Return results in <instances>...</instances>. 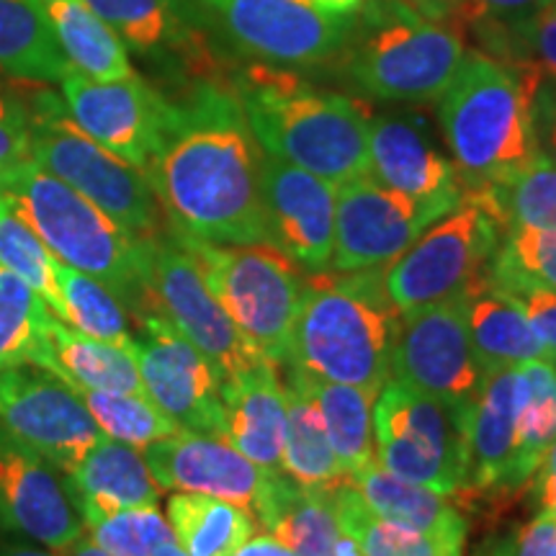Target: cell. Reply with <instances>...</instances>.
I'll use <instances>...</instances> for the list:
<instances>
[{
  "label": "cell",
  "instance_id": "36",
  "mask_svg": "<svg viewBox=\"0 0 556 556\" xmlns=\"http://www.w3.org/2000/svg\"><path fill=\"white\" fill-rule=\"evenodd\" d=\"M54 315L24 278L0 266V368L41 366Z\"/></svg>",
  "mask_w": 556,
  "mask_h": 556
},
{
  "label": "cell",
  "instance_id": "12",
  "mask_svg": "<svg viewBox=\"0 0 556 556\" xmlns=\"http://www.w3.org/2000/svg\"><path fill=\"white\" fill-rule=\"evenodd\" d=\"M208 31L263 65L312 70L338 60L353 18L328 16L312 0H197Z\"/></svg>",
  "mask_w": 556,
  "mask_h": 556
},
{
  "label": "cell",
  "instance_id": "11",
  "mask_svg": "<svg viewBox=\"0 0 556 556\" xmlns=\"http://www.w3.org/2000/svg\"><path fill=\"white\" fill-rule=\"evenodd\" d=\"M142 287V309L135 317L155 312L168 319L180 336L199 348L222 381L238 377L258 361H266L253 351L238 325L219 307L201 276L199 263L173 238L168 227L155 238H148Z\"/></svg>",
  "mask_w": 556,
  "mask_h": 556
},
{
  "label": "cell",
  "instance_id": "27",
  "mask_svg": "<svg viewBox=\"0 0 556 556\" xmlns=\"http://www.w3.org/2000/svg\"><path fill=\"white\" fill-rule=\"evenodd\" d=\"M41 368L58 374L75 392L144 394L131 345L103 343L58 317L47 330V358Z\"/></svg>",
  "mask_w": 556,
  "mask_h": 556
},
{
  "label": "cell",
  "instance_id": "5",
  "mask_svg": "<svg viewBox=\"0 0 556 556\" xmlns=\"http://www.w3.org/2000/svg\"><path fill=\"white\" fill-rule=\"evenodd\" d=\"M0 191L9 193L54 258L109 287L131 317L142 309L148 238L127 232L31 157L0 173Z\"/></svg>",
  "mask_w": 556,
  "mask_h": 556
},
{
  "label": "cell",
  "instance_id": "57",
  "mask_svg": "<svg viewBox=\"0 0 556 556\" xmlns=\"http://www.w3.org/2000/svg\"><path fill=\"white\" fill-rule=\"evenodd\" d=\"M554 5H556V0H554Z\"/></svg>",
  "mask_w": 556,
  "mask_h": 556
},
{
  "label": "cell",
  "instance_id": "14",
  "mask_svg": "<svg viewBox=\"0 0 556 556\" xmlns=\"http://www.w3.org/2000/svg\"><path fill=\"white\" fill-rule=\"evenodd\" d=\"M0 433L60 471L73 469L103 438L80 392L34 364L0 368Z\"/></svg>",
  "mask_w": 556,
  "mask_h": 556
},
{
  "label": "cell",
  "instance_id": "13",
  "mask_svg": "<svg viewBox=\"0 0 556 556\" xmlns=\"http://www.w3.org/2000/svg\"><path fill=\"white\" fill-rule=\"evenodd\" d=\"M389 377L433 397L475 405L490 374L471 345L469 296L397 315Z\"/></svg>",
  "mask_w": 556,
  "mask_h": 556
},
{
  "label": "cell",
  "instance_id": "30",
  "mask_svg": "<svg viewBox=\"0 0 556 556\" xmlns=\"http://www.w3.org/2000/svg\"><path fill=\"white\" fill-rule=\"evenodd\" d=\"M70 70L39 0H0V75L50 86Z\"/></svg>",
  "mask_w": 556,
  "mask_h": 556
},
{
  "label": "cell",
  "instance_id": "17",
  "mask_svg": "<svg viewBox=\"0 0 556 556\" xmlns=\"http://www.w3.org/2000/svg\"><path fill=\"white\" fill-rule=\"evenodd\" d=\"M62 101L78 127L109 152L144 170L155 155L168 96L139 75L119 80H96L70 67L60 80Z\"/></svg>",
  "mask_w": 556,
  "mask_h": 556
},
{
  "label": "cell",
  "instance_id": "4",
  "mask_svg": "<svg viewBox=\"0 0 556 556\" xmlns=\"http://www.w3.org/2000/svg\"><path fill=\"white\" fill-rule=\"evenodd\" d=\"M379 270H309L291 332L289 364L325 381L377 392L384 387L397 312L381 291Z\"/></svg>",
  "mask_w": 556,
  "mask_h": 556
},
{
  "label": "cell",
  "instance_id": "56",
  "mask_svg": "<svg viewBox=\"0 0 556 556\" xmlns=\"http://www.w3.org/2000/svg\"><path fill=\"white\" fill-rule=\"evenodd\" d=\"M554 513H556V507H554Z\"/></svg>",
  "mask_w": 556,
  "mask_h": 556
},
{
  "label": "cell",
  "instance_id": "15",
  "mask_svg": "<svg viewBox=\"0 0 556 556\" xmlns=\"http://www.w3.org/2000/svg\"><path fill=\"white\" fill-rule=\"evenodd\" d=\"M458 204L462 201L456 199L407 197L371 176L345 180L336 193V248L330 268L353 274L387 266Z\"/></svg>",
  "mask_w": 556,
  "mask_h": 556
},
{
  "label": "cell",
  "instance_id": "33",
  "mask_svg": "<svg viewBox=\"0 0 556 556\" xmlns=\"http://www.w3.org/2000/svg\"><path fill=\"white\" fill-rule=\"evenodd\" d=\"M520 400L516 420V451L507 471V492H528L541 458L556 441V364L531 361L518 366Z\"/></svg>",
  "mask_w": 556,
  "mask_h": 556
},
{
  "label": "cell",
  "instance_id": "46",
  "mask_svg": "<svg viewBox=\"0 0 556 556\" xmlns=\"http://www.w3.org/2000/svg\"><path fill=\"white\" fill-rule=\"evenodd\" d=\"M477 556H556V513L541 510L507 536L484 541Z\"/></svg>",
  "mask_w": 556,
  "mask_h": 556
},
{
  "label": "cell",
  "instance_id": "43",
  "mask_svg": "<svg viewBox=\"0 0 556 556\" xmlns=\"http://www.w3.org/2000/svg\"><path fill=\"white\" fill-rule=\"evenodd\" d=\"M548 3L554 0H464L454 29L458 34H475L479 39V52L490 54V58H503L510 31L536 11L546 9Z\"/></svg>",
  "mask_w": 556,
  "mask_h": 556
},
{
  "label": "cell",
  "instance_id": "55",
  "mask_svg": "<svg viewBox=\"0 0 556 556\" xmlns=\"http://www.w3.org/2000/svg\"><path fill=\"white\" fill-rule=\"evenodd\" d=\"M152 556H191V554H186L184 548H180L178 541H176V539H170V541H165V544L160 546L157 552L152 554Z\"/></svg>",
  "mask_w": 556,
  "mask_h": 556
},
{
  "label": "cell",
  "instance_id": "1",
  "mask_svg": "<svg viewBox=\"0 0 556 556\" xmlns=\"http://www.w3.org/2000/svg\"><path fill=\"white\" fill-rule=\"evenodd\" d=\"M148 173L168 227L219 245L270 242L263 150L227 75L186 80Z\"/></svg>",
  "mask_w": 556,
  "mask_h": 556
},
{
  "label": "cell",
  "instance_id": "26",
  "mask_svg": "<svg viewBox=\"0 0 556 556\" xmlns=\"http://www.w3.org/2000/svg\"><path fill=\"white\" fill-rule=\"evenodd\" d=\"M518 400V368L490 374L469 415L467 479L458 490L507 492V471H510L513 451H516Z\"/></svg>",
  "mask_w": 556,
  "mask_h": 556
},
{
  "label": "cell",
  "instance_id": "41",
  "mask_svg": "<svg viewBox=\"0 0 556 556\" xmlns=\"http://www.w3.org/2000/svg\"><path fill=\"white\" fill-rule=\"evenodd\" d=\"M490 287L516 291L541 287L556 291V232L510 229L492 258Z\"/></svg>",
  "mask_w": 556,
  "mask_h": 556
},
{
  "label": "cell",
  "instance_id": "6",
  "mask_svg": "<svg viewBox=\"0 0 556 556\" xmlns=\"http://www.w3.org/2000/svg\"><path fill=\"white\" fill-rule=\"evenodd\" d=\"M348 29L340 62L361 93L379 101H435L467 58L454 26L430 21L405 0H366Z\"/></svg>",
  "mask_w": 556,
  "mask_h": 556
},
{
  "label": "cell",
  "instance_id": "22",
  "mask_svg": "<svg viewBox=\"0 0 556 556\" xmlns=\"http://www.w3.org/2000/svg\"><path fill=\"white\" fill-rule=\"evenodd\" d=\"M368 176L415 199H464L454 160L438 152L428 129L407 116H371Z\"/></svg>",
  "mask_w": 556,
  "mask_h": 556
},
{
  "label": "cell",
  "instance_id": "45",
  "mask_svg": "<svg viewBox=\"0 0 556 556\" xmlns=\"http://www.w3.org/2000/svg\"><path fill=\"white\" fill-rule=\"evenodd\" d=\"M9 80L0 78V173L31 157L29 99Z\"/></svg>",
  "mask_w": 556,
  "mask_h": 556
},
{
  "label": "cell",
  "instance_id": "24",
  "mask_svg": "<svg viewBox=\"0 0 556 556\" xmlns=\"http://www.w3.org/2000/svg\"><path fill=\"white\" fill-rule=\"evenodd\" d=\"M65 477L86 528L119 510L157 507L163 495L144 454L111 438H101Z\"/></svg>",
  "mask_w": 556,
  "mask_h": 556
},
{
  "label": "cell",
  "instance_id": "38",
  "mask_svg": "<svg viewBox=\"0 0 556 556\" xmlns=\"http://www.w3.org/2000/svg\"><path fill=\"white\" fill-rule=\"evenodd\" d=\"M58 283L62 302H65L67 325L103 343L131 345L135 332L129 325V309L114 291L65 263L58 266Z\"/></svg>",
  "mask_w": 556,
  "mask_h": 556
},
{
  "label": "cell",
  "instance_id": "18",
  "mask_svg": "<svg viewBox=\"0 0 556 556\" xmlns=\"http://www.w3.org/2000/svg\"><path fill=\"white\" fill-rule=\"evenodd\" d=\"M122 45L180 80L222 73V60L197 0H86Z\"/></svg>",
  "mask_w": 556,
  "mask_h": 556
},
{
  "label": "cell",
  "instance_id": "50",
  "mask_svg": "<svg viewBox=\"0 0 556 556\" xmlns=\"http://www.w3.org/2000/svg\"><path fill=\"white\" fill-rule=\"evenodd\" d=\"M405 3L413 5L417 13H422L430 21H441V24L454 26L464 0H405Z\"/></svg>",
  "mask_w": 556,
  "mask_h": 556
},
{
  "label": "cell",
  "instance_id": "49",
  "mask_svg": "<svg viewBox=\"0 0 556 556\" xmlns=\"http://www.w3.org/2000/svg\"><path fill=\"white\" fill-rule=\"evenodd\" d=\"M528 492L536 500L541 510H552L556 507V441L541 458L536 475L528 482Z\"/></svg>",
  "mask_w": 556,
  "mask_h": 556
},
{
  "label": "cell",
  "instance_id": "48",
  "mask_svg": "<svg viewBox=\"0 0 556 556\" xmlns=\"http://www.w3.org/2000/svg\"><path fill=\"white\" fill-rule=\"evenodd\" d=\"M533 131L539 150L556 165V86L546 78L533 96Z\"/></svg>",
  "mask_w": 556,
  "mask_h": 556
},
{
  "label": "cell",
  "instance_id": "20",
  "mask_svg": "<svg viewBox=\"0 0 556 556\" xmlns=\"http://www.w3.org/2000/svg\"><path fill=\"white\" fill-rule=\"evenodd\" d=\"M270 242L307 270H328L336 248L338 186L283 163L268 152L261 160Z\"/></svg>",
  "mask_w": 556,
  "mask_h": 556
},
{
  "label": "cell",
  "instance_id": "16",
  "mask_svg": "<svg viewBox=\"0 0 556 556\" xmlns=\"http://www.w3.org/2000/svg\"><path fill=\"white\" fill-rule=\"evenodd\" d=\"M131 340L144 394L184 430L225 438L222 379L165 317L144 312Z\"/></svg>",
  "mask_w": 556,
  "mask_h": 556
},
{
  "label": "cell",
  "instance_id": "3",
  "mask_svg": "<svg viewBox=\"0 0 556 556\" xmlns=\"http://www.w3.org/2000/svg\"><path fill=\"white\" fill-rule=\"evenodd\" d=\"M544 80L528 58L467 50L441 96V127L464 191L507 176L539 152L533 96Z\"/></svg>",
  "mask_w": 556,
  "mask_h": 556
},
{
  "label": "cell",
  "instance_id": "29",
  "mask_svg": "<svg viewBox=\"0 0 556 556\" xmlns=\"http://www.w3.org/2000/svg\"><path fill=\"white\" fill-rule=\"evenodd\" d=\"M67 65L96 80L135 75L127 47L86 0H39Z\"/></svg>",
  "mask_w": 556,
  "mask_h": 556
},
{
  "label": "cell",
  "instance_id": "34",
  "mask_svg": "<svg viewBox=\"0 0 556 556\" xmlns=\"http://www.w3.org/2000/svg\"><path fill=\"white\" fill-rule=\"evenodd\" d=\"M304 377H307L312 397H315L325 428H328L343 479L377 462V446H374V402H377L379 394L377 389L325 381L312 377L307 371H304Z\"/></svg>",
  "mask_w": 556,
  "mask_h": 556
},
{
  "label": "cell",
  "instance_id": "53",
  "mask_svg": "<svg viewBox=\"0 0 556 556\" xmlns=\"http://www.w3.org/2000/svg\"><path fill=\"white\" fill-rule=\"evenodd\" d=\"M58 554L60 556H114V554L103 552V548L96 544L93 539L86 536V533H83L78 541H73V544H70L67 548H62V552H58Z\"/></svg>",
  "mask_w": 556,
  "mask_h": 556
},
{
  "label": "cell",
  "instance_id": "28",
  "mask_svg": "<svg viewBox=\"0 0 556 556\" xmlns=\"http://www.w3.org/2000/svg\"><path fill=\"white\" fill-rule=\"evenodd\" d=\"M469 336L486 374L552 361L518 299L497 287H486L469 299Z\"/></svg>",
  "mask_w": 556,
  "mask_h": 556
},
{
  "label": "cell",
  "instance_id": "35",
  "mask_svg": "<svg viewBox=\"0 0 556 556\" xmlns=\"http://www.w3.org/2000/svg\"><path fill=\"white\" fill-rule=\"evenodd\" d=\"M168 523L191 556H232L255 531V516L245 507L199 492L170 495Z\"/></svg>",
  "mask_w": 556,
  "mask_h": 556
},
{
  "label": "cell",
  "instance_id": "8",
  "mask_svg": "<svg viewBox=\"0 0 556 556\" xmlns=\"http://www.w3.org/2000/svg\"><path fill=\"white\" fill-rule=\"evenodd\" d=\"M31 160L93 201L137 238H155L165 229V212L148 173L109 152L70 119L65 101L47 86H31Z\"/></svg>",
  "mask_w": 556,
  "mask_h": 556
},
{
  "label": "cell",
  "instance_id": "42",
  "mask_svg": "<svg viewBox=\"0 0 556 556\" xmlns=\"http://www.w3.org/2000/svg\"><path fill=\"white\" fill-rule=\"evenodd\" d=\"M90 539L114 556H152L165 541L176 539L157 507H131L88 526Z\"/></svg>",
  "mask_w": 556,
  "mask_h": 556
},
{
  "label": "cell",
  "instance_id": "9",
  "mask_svg": "<svg viewBox=\"0 0 556 556\" xmlns=\"http://www.w3.org/2000/svg\"><path fill=\"white\" fill-rule=\"evenodd\" d=\"M505 229L486 208L464 193L462 204L433 222L405 253L381 266V291L392 309L413 312L490 287L492 258Z\"/></svg>",
  "mask_w": 556,
  "mask_h": 556
},
{
  "label": "cell",
  "instance_id": "47",
  "mask_svg": "<svg viewBox=\"0 0 556 556\" xmlns=\"http://www.w3.org/2000/svg\"><path fill=\"white\" fill-rule=\"evenodd\" d=\"M507 294L518 299L528 323L533 325L541 343L546 345L552 364H556V291L541 287H520L516 291H507Z\"/></svg>",
  "mask_w": 556,
  "mask_h": 556
},
{
  "label": "cell",
  "instance_id": "7",
  "mask_svg": "<svg viewBox=\"0 0 556 556\" xmlns=\"http://www.w3.org/2000/svg\"><path fill=\"white\" fill-rule=\"evenodd\" d=\"M168 232L199 263L208 291L253 351L270 364L287 366L304 287L296 263L274 242L219 245L173 227Z\"/></svg>",
  "mask_w": 556,
  "mask_h": 556
},
{
  "label": "cell",
  "instance_id": "52",
  "mask_svg": "<svg viewBox=\"0 0 556 556\" xmlns=\"http://www.w3.org/2000/svg\"><path fill=\"white\" fill-rule=\"evenodd\" d=\"M312 3H315L323 13H328V16L353 18L361 9H364L366 0H312Z\"/></svg>",
  "mask_w": 556,
  "mask_h": 556
},
{
  "label": "cell",
  "instance_id": "44",
  "mask_svg": "<svg viewBox=\"0 0 556 556\" xmlns=\"http://www.w3.org/2000/svg\"><path fill=\"white\" fill-rule=\"evenodd\" d=\"M528 58L541 70V75L556 86V5L533 13L507 37V52L503 60Z\"/></svg>",
  "mask_w": 556,
  "mask_h": 556
},
{
  "label": "cell",
  "instance_id": "10",
  "mask_svg": "<svg viewBox=\"0 0 556 556\" xmlns=\"http://www.w3.org/2000/svg\"><path fill=\"white\" fill-rule=\"evenodd\" d=\"M471 407L387 379L374 402L377 464L409 484L454 495L467 479Z\"/></svg>",
  "mask_w": 556,
  "mask_h": 556
},
{
  "label": "cell",
  "instance_id": "21",
  "mask_svg": "<svg viewBox=\"0 0 556 556\" xmlns=\"http://www.w3.org/2000/svg\"><path fill=\"white\" fill-rule=\"evenodd\" d=\"M144 462L160 490L199 492L245 507L253 513L270 471L240 454L227 438L180 433L144 448Z\"/></svg>",
  "mask_w": 556,
  "mask_h": 556
},
{
  "label": "cell",
  "instance_id": "40",
  "mask_svg": "<svg viewBox=\"0 0 556 556\" xmlns=\"http://www.w3.org/2000/svg\"><path fill=\"white\" fill-rule=\"evenodd\" d=\"M80 397L90 409V415H93L96 426L101 428V433L111 441L127 443V446L148 448L152 443L184 430L148 394L80 392Z\"/></svg>",
  "mask_w": 556,
  "mask_h": 556
},
{
  "label": "cell",
  "instance_id": "54",
  "mask_svg": "<svg viewBox=\"0 0 556 556\" xmlns=\"http://www.w3.org/2000/svg\"><path fill=\"white\" fill-rule=\"evenodd\" d=\"M0 556H60L58 552L45 546H34V544H9L0 546Z\"/></svg>",
  "mask_w": 556,
  "mask_h": 556
},
{
  "label": "cell",
  "instance_id": "19",
  "mask_svg": "<svg viewBox=\"0 0 556 556\" xmlns=\"http://www.w3.org/2000/svg\"><path fill=\"white\" fill-rule=\"evenodd\" d=\"M0 528L62 552L86 533L65 471L0 433Z\"/></svg>",
  "mask_w": 556,
  "mask_h": 556
},
{
  "label": "cell",
  "instance_id": "51",
  "mask_svg": "<svg viewBox=\"0 0 556 556\" xmlns=\"http://www.w3.org/2000/svg\"><path fill=\"white\" fill-rule=\"evenodd\" d=\"M232 556H296L276 536H250Z\"/></svg>",
  "mask_w": 556,
  "mask_h": 556
},
{
  "label": "cell",
  "instance_id": "39",
  "mask_svg": "<svg viewBox=\"0 0 556 556\" xmlns=\"http://www.w3.org/2000/svg\"><path fill=\"white\" fill-rule=\"evenodd\" d=\"M332 505L340 531L356 541L364 556H443L433 541L420 533L381 520L345 479L332 486Z\"/></svg>",
  "mask_w": 556,
  "mask_h": 556
},
{
  "label": "cell",
  "instance_id": "2",
  "mask_svg": "<svg viewBox=\"0 0 556 556\" xmlns=\"http://www.w3.org/2000/svg\"><path fill=\"white\" fill-rule=\"evenodd\" d=\"M232 86L263 152L336 186L368 176L366 103L263 62L242 67Z\"/></svg>",
  "mask_w": 556,
  "mask_h": 556
},
{
  "label": "cell",
  "instance_id": "32",
  "mask_svg": "<svg viewBox=\"0 0 556 556\" xmlns=\"http://www.w3.org/2000/svg\"><path fill=\"white\" fill-rule=\"evenodd\" d=\"M464 193L479 201L505 232L520 227L556 232V165L541 150L507 176Z\"/></svg>",
  "mask_w": 556,
  "mask_h": 556
},
{
  "label": "cell",
  "instance_id": "25",
  "mask_svg": "<svg viewBox=\"0 0 556 556\" xmlns=\"http://www.w3.org/2000/svg\"><path fill=\"white\" fill-rule=\"evenodd\" d=\"M345 482L356 486L366 505L381 520L420 533L433 541L443 556H464L469 526L451 495L409 484L405 479L389 475L377 462L345 477Z\"/></svg>",
  "mask_w": 556,
  "mask_h": 556
},
{
  "label": "cell",
  "instance_id": "37",
  "mask_svg": "<svg viewBox=\"0 0 556 556\" xmlns=\"http://www.w3.org/2000/svg\"><path fill=\"white\" fill-rule=\"evenodd\" d=\"M0 266L24 278L45 299L52 315L67 323L65 302H62L58 283L60 261L50 253L45 240L34 232V227L5 191H0Z\"/></svg>",
  "mask_w": 556,
  "mask_h": 556
},
{
  "label": "cell",
  "instance_id": "31",
  "mask_svg": "<svg viewBox=\"0 0 556 556\" xmlns=\"http://www.w3.org/2000/svg\"><path fill=\"white\" fill-rule=\"evenodd\" d=\"M287 441H283V471L302 486H336L343 482L338 456L332 451L328 428L307 377L294 364H287Z\"/></svg>",
  "mask_w": 556,
  "mask_h": 556
},
{
  "label": "cell",
  "instance_id": "23",
  "mask_svg": "<svg viewBox=\"0 0 556 556\" xmlns=\"http://www.w3.org/2000/svg\"><path fill=\"white\" fill-rule=\"evenodd\" d=\"M222 407L227 441L261 469L283 471L287 392L276 364L258 361L222 381Z\"/></svg>",
  "mask_w": 556,
  "mask_h": 556
}]
</instances>
